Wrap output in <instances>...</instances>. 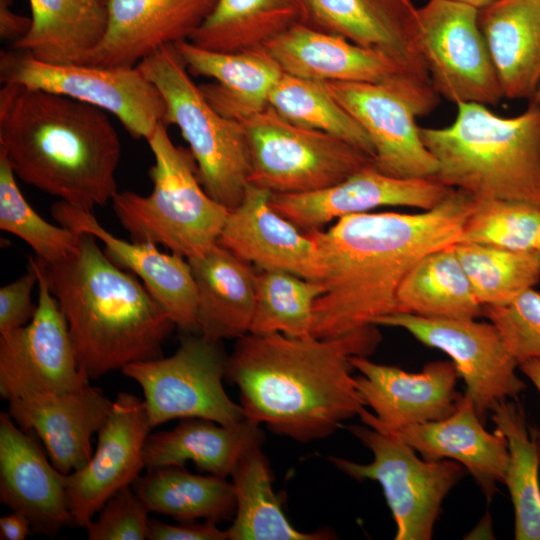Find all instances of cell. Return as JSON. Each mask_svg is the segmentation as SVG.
<instances>
[{"label": "cell", "instance_id": "obj_1", "mask_svg": "<svg viewBox=\"0 0 540 540\" xmlns=\"http://www.w3.org/2000/svg\"><path fill=\"white\" fill-rule=\"evenodd\" d=\"M473 202L453 189L421 213H354L327 230H305L317 248L324 288L314 303L311 336H343L399 312L403 278L425 255L460 242Z\"/></svg>", "mask_w": 540, "mask_h": 540}, {"label": "cell", "instance_id": "obj_2", "mask_svg": "<svg viewBox=\"0 0 540 540\" xmlns=\"http://www.w3.org/2000/svg\"><path fill=\"white\" fill-rule=\"evenodd\" d=\"M380 340L376 325L335 338L247 333L225 378L237 386L245 418L297 442L320 440L366 407L350 358L367 357Z\"/></svg>", "mask_w": 540, "mask_h": 540}, {"label": "cell", "instance_id": "obj_3", "mask_svg": "<svg viewBox=\"0 0 540 540\" xmlns=\"http://www.w3.org/2000/svg\"><path fill=\"white\" fill-rule=\"evenodd\" d=\"M0 152L21 181L78 208L118 192L119 135L106 111L75 99L3 84Z\"/></svg>", "mask_w": 540, "mask_h": 540}, {"label": "cell", "instance_id": "obj_4", "mask_svg": "<svg viewBox=\"0 0 540 540\" xmlns=\"http://www.w3.org/2000/svg\"><path fill=\"white\" fill-rule=\"evenodd\" d=\"M34 260L89 380L162 357V344L175 324L136 275L106 257L95 236L80 233L77 248L56 262Z\"/></svg>", "mask_w": 540, "mask_h": 540}, {"label": "cell", "instance_id": "obj_5", "mask_svg": "<svg viewBox=\"0 0 540 540\" xmlns=\"http://www.w3.org/2000/svg\"><path fill=\"white\" fill-rule=\"evenodd\" d=\"M442 128L419 127L438 163L434 177L475 198L523 201L540 207V104L502 117L477 103L457 104Z\"/></svg>", "mask_w": 540, "mask_h": 540}, {"label": "cell", "instance_id": "obj_6", "mask_svg": "<svg viewBox=\"0 0 540 540\" xmlns=\"http://www.w3.org/2000/svg\"><path fill=\"white\" fill-rule=\"evenodd\" d=\"M146 141L153 189L118 191L111 200L115 216L134 242L160 244L186 259L201 256L217 244L229 209L206 193L191 151L172 142L164 123Z\"/></svg>", "mask_w": 540, "mask_h": 540}, {"label": "cell", "instance_id": "obj_7", "mask_svg": "<svg viewBox=\"0 0 540 540\" xmlns=\"http://www.w3.org/2000/svg\"><path fill=\"white\" fill-rule=\"evenodd\" d=\"M137 67L161 93L164 124L176 125L189 145L197 177L206 193L235 208L251 173V154L242 122L221 115L195 84L175 45H166Z\"/></svg>", "mask_w": 540, "mask_h": 540}, {"label": "cell", "instance_id": "obj_8", "mask_svg": "<svg viewBox=\"0 0 540 540\" xmlns=\"http://www.w3.org/2000/svg\"><path fill=\"white\" fill-rule=\"evenodd\" d=\"M251 154L248 183L273 194H302L331 187L373 158L328 133L296 126L272 107L242 122Z\"/></svg>", "mask_w": 540, "mask_h": 540}, {"label": "cell", "instance_id": "obj_9", "mask_svg": "<svg viewBox=\"0 0 540 540\" xmlns=\"http://www.w3.org/2000/svg\"><path fill=\"white\" fill-rule=\"evenodd\" d=\"M348 430L372 452L373 460L328 459L353 479L381 485L396 523L395 540L432 539L442 502L465 475L464 466L450 459L425 460L400 437L367 425Z\"/></svg>", "mask_w": 540, "mask_h": 540}, {"label": "cell", "instance_id": "obj_10", "mask_svg": "<svg viewBox=\"0 0 540 540\" xmlns=\"http://www.w3.org/2000/svg\"><path fill=\"white\" fill-rule=\"evenodd\" d=\"M363 127L374 147V166L399 178H434L438 163L424 145L416 118L439 103L432 84L404 76L387 83L323 82Z\"/></svg>", "mask_w": 540, "mask_h": 540}, {"label": "cell", "instance_id": "obj_11", "mask_svg": "<svg viewBox=\"0 0 540 540\" xmlns=\"http://www.w3.org/2000/svg\"><path fill=\"white\" fill-rule=\"evenodd\" d=\"M221 342L187 333L173 355L121 369L141 387L152 428L174 419L202 418L222 425L245 419L242 406L223 387L228 356Z\"/></svg>", "mask_w": 540, "mask_h": 540}, {"label": "cell", "instance_id": "obj_12", "mask_svg": "<svg viewBox=\"0 0 540 540\" xmlns=\"http://www.w3.org/2000/svg\"><path fill=\"white\" fill-rule=\"evenodd\" d=\"M2 84L62 95L114 115L136 139H147L164 123L165 101L136 67L50 64L19 50L0 52Z\"/></svg>", "mask_w": 540, "mask_h": 540}, {"label": "cell", "instance_id": "obj_13", "mask_svg": "<svg viewBox=\"0 0 540 540\" xmlns=\"http://www.w3.org/2000/svg\"><path fill=\"white\" fill-rule=\"evenodd\" d=\"M421 41L431 84L454 104L496 105L501 85L478 24V9L451 0L418 7Z\"/></svg>", "mask_w": 540, "mask_h": 540}, {"label": "cell", "instance_id": "obj_14", "mask_svg": "<svg viewBox=\"0 0 540 540\" xmlns=\"http://www.w3.org/2000/svg\"><path fill=\"white\" fill-rule=\"evenodd\" d=\"M374 325L402 328L424 345L446 353L483 423L496 404L517 398L526 389L516 374L517 361L491 322L397 312L378 318Z\"/></svg>", "mask_w": 540, "mask_h": 540}, {"label": "cell", "instance_id": "obj_15", "mask_svg": "<svg viewBox=\"0 0 540 540\" xmlns=\"http://www.w3.org/2000/svg\"><path fill=\"white\" fill-rule=\"evenodd\" d=\"M30 258L38 273L36 313L25 326L0 334V396L8 402L89 385L79 367L65 317L34 258Z\"/></svg>", "mask_w": 540, "mask_h": 540}, {"label": "cell", "instance_id": "obj_16", "mask_svg": "<svg viewBox=\"0 0 540 540\" xmlns=\"http://www.w3.org/2000/svg\"><path fill=\"white\" fill-rule=\"evenodd\" d=\"M359 371L356 387L366 408L361 421L376 430L394 433L412 425L437 421L452 415L463 395L456 390L459 373L452 361H432L418 373L378 364L365 356H352Z\"/></svg>", "mask_w": 540, "mask_h": 540}, {"label": "cell", "instance_id": "obj_17", "mask_svg": "<svg viewBox=\"0 0 540 540\" xmlns=\"http://www.w3.org/2000/svg\"><path fill=\"white\" fill-rule=\"evenodd\" d=\"M151 429L144 401L120 392L97 432L90 460L66 476L68 506L75 526L87 528L111 496L140 476Z\"/></svg>", "mask_w": 540, "mask_h": 540}, {"label": "cell", "instance_id": "obj_18", "mask_svg": "<svg viewBox=\"0 0 540 540\" xmlns=\"http://www.w3.org/2000/svg\"><path fill=\"white\" fill-rule=\"evenodd\" d=\"M452 190L434 178L394 177L372 164L326 189L302 194L272 193L271 205L305 231L322 229L334 219L381 206L430 210Z\"/></svg>", "mask_w": 540, "mask_h": 540}, {"label": "cell", "instance_id": "obj_19", "mask_svg": "<svg viewBox=\"0 0 540 540\" xmlns=\"http://www.w3.org/2000/svg\"><path fill=\"white\" fill-rule=\"evenodd\" d=\"M217 2L106 0V31L85 64L136 67L163 46L189 41Z\"/></svg>", "mask_w": 540, "mask_h": 540}, {"label": "cell", "instance_id": "obj_20", "mask_svg": "<svg viewBox=\"0 0 540 540\" xmlns=\"http://www.w3.org/2000/svg\"><path fill=\"white\" fill-rule=\"evenodd\" d=\"M307 25L383 53L430 83L412 0H305Z\"/></svg>", "mask_w": 540, "mask_h": 540}, {"label": "cell", "instance_id": "obj_21", "mask_svg": "<svg viewBox=\"0 0 540 540\" xmlns=\"http://www.w3.org/2000/svg\"><path fill=\"white\" fill-rule=\"evenodd\" d=\"M51 214L61 226L77 233H89L100 240L106 257L140 278L175 326L185 333H198L196 284L185 257L163 253L155 244L118 238L99 224L93 211L61 200L52 204Z\"/></svg>", "mask_w": 540, "mask_h": 540}, {"label": "cell", "instance_id": "obj_22", "mask_svg": "<svg viewBox=\"0 0 540 540\" xmlns=\"http://www.w3.org/2000/svg\"><path fill=\"white\" fill-rule=\"evenodd\" d=\"M66 476L8 412L0 414V500L26 516L33 533L56 536L74 525Z\"/></svg>", "mask_w": 540, "mask_h": 540}, {"label": "cell", "instance_id": "obj_23", "mask_svg": "<svg viewBox=\"0 0 540 540\" xmlns=\"http://www.w3.org/2000/svg\"><path fill=\"white\" fill-rule=\"evenodd\" d=\"M271 196L248 183L241 202L229 210L217 243L261 270L318 281L321 267L314 241L272 207Z\"/></svg>", "mask_w": 540, "mask_h": 540}, {"label": "cell", "instance_id": "obj_24", "mask_svg": "<svg viewBox=\"0 0 540 540\" xmlns=\"http://www.w3.org/2000/svg\"><path fill=\"white\" fill-rule=\"evenodd\" d=\"M8 414L26 432L43 442L52 464L68 475L85 466L91 438L108 418L113 401L97 388L38 394L8 402Z\"/></svg>", "mask_w": 540, "mask_h": 540}, {"label": "cell", "instance_id": "obj_25", "mask_svg": "<svg viewBox=\"0 0 540 540\" xmlns=\"http://www.w3.org/2000/svg\"><path fill=\"white\" fill-rule=\"evenodd\" d=\"M264 47L284 73L307 80L379 84L415 78L389 56L307 24L291 27Z\"/></svg>", "mask_w": 540, "mask_h": 540}, {"label": "cell", "instance_id": "obj_26", "mask_svg": "<svg viewBox=\"0 0 540 540\" xmlns=\"http://www.w3.org/2000/svg\"><path fill=\"white\" fill-rule=\"evenodd\" d=\"M471 399L463 395L447 418L402 428L394 433L430 461L450 459L464 466L488 500L504 482L509 463L508 441L496 429L484 428Z\"/></svg>", "mask_w": 540, "mask_h": 540}, {"label": "cell", "instance_id": "obj_27", "mask_svg": "<svg viewBox=\"0 0 540 540\" xmlns=\"http://www.w3.org/2000/svg\"><path fill=\"white\" fill-rule=\"evenodd\" d=\"M175 47L191 75L214 80L200 85L213 108L239 122L269 106V94L283 73L264 45L236 52L211 51L190 41Z\"/></svg>", "mask_w": 540, "mask_h": 540}, {"label": "cell", "instance_id": "obj_28", "mask_svg": "<svg viewBox=\"0 0 540 540\" xmlns=\"http://www.w3.org/2000/svg\"><path fill=\"white\" fill-rule=\"evenodd\" d=\"M187 260L196 284L198 333L215 341L249 333L257 276L252 264L218 243Z\"/></svg>", "mask_w": 540, "mask_h": 540}, {"label": "cell", "instance_id": "obj_29", "mask_svg": "<svg viewBox=\"0 0 540 540\" xmlns=\"http://www.w3.org/2000/svg\"><path fill=\"white\" fill-rule=\"evenodd\" d=\"M504 98L530 100L540 81V0H496L478 9Z\"/></svg>", "mask_w": 540, "mask_h": 540}, {"label": "cell", "instance_id": "obj_30", "mask_svg": "<svg viewBox=\"0 0 540 540\" xmlns=\"http://www.w3.org/2000/svg\"><path fill=\"white\" fill-rule=\"evenodd\" d=\"M263 440L260 424L247 418L235 425L185 418L171 430L149 434L145 467L184 466L191 461L201 472L227 478L245 452Z\"/></svg>", "mask_w": 540, "mask_h": 540}, {"label": "cell", "instance_id": "obj_31", "mask_svg": "<svg viewBox=\"0 0 540 540\" xmlns=\"http://www.w3.org/2000/svg\"><path fill=\"white\" fill-rule=\"evenodd\" d=\"M32 23L11 49L50 64H85L107 26L106 4L96 0H29Z\"/></svg>", "mask_w": 540, "mask_h": 540}, {"label": "cell", "instance_id": "obj_32", "mask_svg": "<svg viewBox=\"0 0 540 540\" xmlns=\"http://www.w3.org/2000/svg\"><path fill=\"white\" fill-rule=\"evenodd\" d=\"M150 512L178 522L233 520L236 496L232 482L216 475L193 474L184 466L148 469L131 485Z\"/></svg>", "mask_w": 540, "mask_h": 540}, {"label": "cell", "instance_id": "obj_33", "mask_svg": "<svg viewBox=\"0 0 540 540\" xmlns=\"http://www.w3.org/2000/svg\"><path fill=\"white\" fill-rule=\"evenodd\" d=\"M307 19L305 0H218L189 41L211 51L236 52L264 45Z\"/></svg>", "mask_w": 540, "mask_h": 540}, {"label": "cell", "instance_id": "obj_34", "mask_svg": "<svg viewBox=\"0 0 540 540\" xmlns=\"http://www.w3.org/2000/svg\"><path fill=\"white\" fill-rule=\"evenodd\" d=\"M261 445L250 448L239 460L231 477L236 496V512L226 530L228 540H327L326 530L302 532L282 510L275 494L272 470Z\"/></svg>", "mask_w": 540, "mask_h": 540}, {"label": "cell", "instance_id": "obj_35", "mask_svg": "<svg viewBox=\"0 0 540 540\" xmlns=\"http://www.w3.org/2000/svg\"><path fill=\"white\" fill-rule=\"evenodd\" d=\"M399 312L432 318H471L482 315L454 245L421 258L403 278L398 292Z\"/></svg>", "mask_w": 540, "mask_h": 540}, {"label": "cell", "instance_id": "obj_36", "mask_svg": "<svg viewBox=\"0 0 540 540\" xmlns=\"http://www.w3.org/2000/svg\"><path fill=\"white\" fill-rule=\"evenodd\" d=\"M496 429L508 441L509 463L504 482L509 490L515 514L516 540H540L539 448L527 423L523 407L501 401L492 409Z\"/></svg>", "mask_w": 540, "mask_h": 540}, {"label": "cell", "instance_id": "obj_37", "mask_svg": "<svg viewBox=\"0 0 540 540\" xmlns=\"http://www.w3.org/2000/svg\"><path fill=\"white\" fill-rule=\"evenodd\" d=\"M268 103L288 122L336 136L361 149L374 161L375 152L369 135L323 82L283 72L269 94Z\"/></svg>", "mask_w": 540, "mask_h": 540}, {"label": "cell", "instance_id": "obj_38", "mask_svg": "<svg viewBox=\"0 0 540 540\" xmlns=\"http://www.w3.org/2000/svg\"><path fill=\"white\" fill-rule=\"evenodd\" d=\"M324 288L281 270H261L256 276V297L249 333L311 336L313 307Z\"/></svg>", "mask_w": 540, "mask_h": 540}, {"label": "cell", "instance_id": "obj_39", "mask_svg": "<svg viewBox=\"0 0 540 540\" xmlns=\"http://www.w3.org/2000/svg\"><path fill=\"white\" fill-rule=\"evenodd\" d=\"M454 249L482 305L507 303L540 281V260L533 252L465 242Z\"/></svg>", "mask_w": 540, "mask_h": 540}, {"label": "cell", "instance_id": "obj_40", "mask_svg": "<svg viewBox=\"0 0 540 540\" xmlns=\"http://www.w3.org/2000/svg\"><path fill=\"white\" fill-rule=\"evenodd\" d=\"M0 228L24 240L45 262H56L78 246L80 233L44 220L26 201L0 152Z\"/></svg>", "mask_w": 540, "mask_h": 540}, {"label": "cell", "instance_id": "obj_41", "mask_svg": "<svg viewBox=\"0 0 540 540\" xmlns=\"http://www.w3.org/2000/svg\"><path fill=\"white\" fill-rule=\"evenodd\" d=\"M540 207L516 200L475 198L460 242L533 252Z\"/></svg>", "mask_w": 540, "mask_h": 540}, {"label": "cell", "instance_id": "obj_42", "mask_svg": "<svg viewBox=\"0 0 540 540\" xmlns=\"http://www.w3.org/2000/svg\"><path fill=\"white\" fill-rule=\"evenodd\" d=\"M482 315L496 327L518 365L540 359V292L530 288L507 303L483 305Z\"/></svg>", "mask_w": 540, "mask_h": 540}, {"label": "cell", "instance_id": "obj_43", "mask_svg": "<svg viewBox=\"0 0 540 540\" xmlns=\"http://www.w3.org/2000/svg\"><path fill=\"white\" fill-rule=\"evenodd\" d=\"M149 510L126 486L111 496L98 512V517L87 526L90 540L148 539Z\"/></svg>", "mask_w": 540, "mask_h": 540}, {"label": "cell", "instance_id": "obj_44", "mask_svg": "<svg viewBox=\"0 0 540 540\" xmlns=\"http://www.w3.org/2000/svg\"><path fill=\"white\" fill-rule=\"evenodd\" d=\"M38 284L37 270L29 257L27 272L0 288V334L28 324L37 310L32 290Z\"/></svg>", "mask_w": 540, "mask_h": 540}, {"label": "cell", "instance_id": "obj_45", "mask_svg": "<svg viewBox=\"0 0 540 540\" xmlns=\"http://www.w3.org/2000/svg\"><path fill=\"white\" fill-rule=\"evenodd\" d=\"M218 523L205 520L179 522L177 525L156 520L149 521V540H228L226 530H221Z\"/></svg>", "mask_w": 540, "mask_h": 540}, {"label": "cell", "instance_id": "obj_46", "mask_svg": "<svg viewBox=\"0 0 540 540\" xmlns=\"http://www.w3.org/2000/svg\"><path fill=\"white\" fill-rule=\"evenodd\" d=\"M12 2L0 0V37L14 43L28 33L32 19L15 13Z\"/></svg>", "mask_w": 540, "mask_h": 540}, {"label": "cell", "instance_id": "obj_47", "mask_svg": "<svg viewBox=\"0 0 540 540\" xmlns=\"http://www.w3.org/2000/svg\"><path fill=\"white\" fill-rule=\"evenodd\" d=\"M31 529L29 519L21 513L11 511L0 518L1 540H23Z\"/></svg>", "mask_w": 540, "mask_h": 540}, {"label": "cell", "instance_id": "obj_48", "mask_svg": "<svg viewBox=\"0 0 540 540\" xmlns=\"http://www.w3.org/2000/svg\"><path fill=\"white\" fill-rule=\"evenodd\" d=\"M518 368L534 384L540 394V359H530L518 365ZM540 457V429L537 435Z\"/></svg>", "mask_w": 540, "mask_h": 540}, {"label": "cell", "instance_id": "obj_49", "mask_svg": "<svg viewBox=\"0 0 540 540\" xmlns=\"http://www.w3.org/2000/svg\"><path fill=\"white\" fill-rule=\"evenodd\" d=\"M451 1L467 4L469 6H472V7L476 8V9H481V8L495 2L496 0H451Z\"/></svg>", "mask_w": 540, "mask_h": 540}, {"label": "cell", "instance_id": "obj_50", "mask_svg": "<svg viewBox=\"0 0 540 540\" xmlns=\"http://www.w3.org/2000/svg\"><path fill=\"white\" fill-rule=\"evenodd\" d=\"M533 253L537 256V258L540 260V223L536 232V236L534 239L533 244Z\"/></svg>", "mask_w": 540, "mask_h": 540}, {"label": "cell", "instance_id": "obj_51", "mask_svg": "<svg viewBox=\"0 0 540 540\" xmlns=\"http://www.w3.org/2000/svg\"><path fill=\"white\" fill-rule=\"evenodd\" d=\"M530 100L540 104V81L538 83V86L536 88V91H535L533 97Z\"/></svg>", "mask_w": 540, "mask_h": 540}, {"label": "cell", "instance_id": "obj_52", "mask_svg": "<svg viewBox=\"0 0 540 540\" xmlns=\"http://www.w3.org/2000/svg\"><path fill=\"white\" fill-rule=\"evenodd\" d=\"M96 1H99V2H103V3H105V2H106V0H96Z\"/></svg>", "mask_w": 540, "mask_h": 540}]
</instances>
